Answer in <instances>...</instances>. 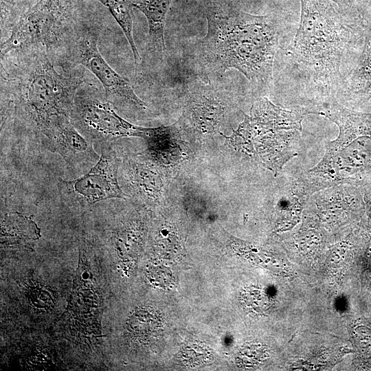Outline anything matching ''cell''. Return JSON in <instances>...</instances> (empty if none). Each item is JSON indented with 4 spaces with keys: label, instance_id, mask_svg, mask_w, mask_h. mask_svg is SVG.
<instances>
[{
    "label": "cell",
    "instance_id": "12",
    "mask_svg": "<svg viewBox=\"0 0 371 371\" xmlns=\"http://www.w3.org/2000/svg\"><path fill=\"white\" fill-rule=\"evenodd\" d=\"M297 130L271 131L254 139L256 153L265 166L276 176L284 166L298 154L295 142Z\"/></svg>",
    "mask_w": 371,
    "mask_h": 371
},
{
    "label": "cell",
    "instance_id": "14",
    "mask_svg": "<svg viewBox=\"0 0 371 371\" xmlns=\"http://www.w3.org/2000/svg\"><path fill=\"white\" fill-rule=\"evenodd\" d=\"M224 113L223 102L212 91L202 90L190 95L184 117L197 132L212 134L219 130Z\"/></svg>",
    "mask_w": 371,
    "mask_h": 371
},
{
    "label": "cell",
    "instance_id": "9",
    "mask_svg": "<svg viewBox=\"0 0 371 371\" xmlns=\"http://www.w3.org/2000/svg\"><path fill=\"white\" fill-rule=\"evenodd\" d=\"M41 136L43 145L48 150L58 154L74 169L92 168L100 159L93 143L78 131L68 115L54 119Z\"/></svg>",
    "mask_w": 371,
    "mask_h": 371
},
{
    "label": "cell",
    "instance_id": "19",
    "mask_svg": "<svg viewBox=\"0 0 371 371\" xmlns=\"http://www.w3.org/2000/svg\"><path fill=\"white\" fill-rule=\"evenodd\" d=\"M111 14L121 27L132 51L135 64L137 68L141 57L136 47L133 34L134 0H98Z\"/></svg>",
    "mask_w": 371,
    "mask_h": 371
},
{
    "label": "cell",
    "instance_id": "5",
    "mask_svg": "<svg viewBox=\"0 0 371 371\" xmlns=\"http://www.w3.org/2000/svg\"><path fill=\"white\" fill-rule=\"evenodd\" d=\"M79 21L76 0H38L15 22L1 44V57L10 52L42 47L49 56Z\"/></svg>",
    "mask_w": 371,
    "mask_h": 371
},
{
    "label": "cell",
    "instance_id": "7",
    "mask_svg": "<svg viewBox=\"0 0 371 371\" xmlns=\"http://www.w3.org/2000/svg\"><path fill=\"white\" fill-rule=\"evenodd\" d=\"M69 117L83 136L102 146L121 137L143 139L146 130L122 118L110 101L100 100L81 87L76 93Z\"/></svg>",
    "mask_w": 371,
    "mask_h": 371
},
{
    "label": "cell",
    "instance_id": "18",
    "mask_svg": "<svg viewBox=\"0 0 371 371\" xmlns=\"http://www.w3.org/2000/svg\"><path fill=\"white\" fill-rule=\"evenodd\" d=\"M352 96L365 102L371 99V33L367 36L363 49L348 81Z\"/></svg>",
    "mask_w": 371,
    "mask_h": 371
},
{
    "label": "cell",
    "instance_id": "6",
    "mask_svg": "<svg viewBox=\"0 0 371 371\" xmlns=\"http://www.w3.org/2000/svg\"><path fill=\"white\" fill-rule=\"evenodd\" d=\"M96 29L79 20L54 55L91 71L102 85L106 100L113 98L146 109V103L135 93L130 81L117 73L102 56Z\"/></svg>",
    "mask_w": 371,
    "mask_h": 371
},
{
    "label": "cell",
    "instance_id": "23",
    "mask_svg": "<svg viewBox=\"0 0 371 371\" xmlns=\"http://www.w3.org/2000/svg\"><path fill=\"white\" fill-rule=\"evenodd\" d=\"M331 2L335 3L339 9H346V8L350 6L355 0H328Z\"/></svg>",
    "mask_w": 371,
    "mask_h": 371
},
{
    "label": "cell",
    "instance_id": "21",
    "mask_svg": "<svg viewBox=\"0 0 371 371\" xmlns=\"http://www.w3.org/2000/svg\"><path fill=\"white\" fill-rule=\"evenodd\" d=\"M244 114V120L229 136L222 133L220 134L226 139V142L236 151L251 157L256 154L254 146L255 135L248 115Z\"/></svg>",
    "mask_w": 371,
    "mask_h": 371
},
{
    "label": "cell",
    "instance_id": "2",
    "mask_svg": "<svg viewBox=\"0 0 371 371\" xmlns=\"http://www.w3.org/2000/svg\"><path fill=\"white\" fill-rule=\"evenodd\" d=\"M205 17L201 49L207 66L221 72L234 68L254 82L269 84L279 45L274 19L218 5L208 7Z\"/></svg>",
    "mask_w": 371,
    "mask_h": 371
},
{
    "label": "cell",
    "instance_id": "22",
    "mask_svg": "<svg viewBox=\"0 0 371 371\" xmlns=\"http://www.w3.org/2000/svg\"><path fill=\"white\" fill-rule=\"evenodd\" d=\"M38 0H1V34L8 33L18 19Z\"/></svg>",
    "mask_w": 371,
    "mask_h": 371
},
{
    "label": "cell",
    "instance_id": "4",
    "mask_svg": "<svg viewBox=\"0 0 371 371\" xmlns=\"http://www.w3.org/2000/svg\"><path fill=\"white\" fill-rule=\"evenodd\" d=\"M328 0H301L299 26L292 54L317 83L338 76L350 32Z\"/></svg>",
    "mask_w": 371,
    "mask_h": 371
},
{
    "label": "cell",
    "instance_id": "10",
    "mask_svg": "<svg viewBox=\"0 0 371 371\" xmlns=\"http://www.w3.org/2000/svg\"><path fill=\"white\" fill-rule=\"evenodd\" d=\"M305 207L323 221L339 225L365 212L363 190L347 184L331 186L313 193Z\"/></svg>",
    "mask_w": 371,
    "mask_h": 371
},
{
    "label": "cell",
    "instance_id": "8",
    "mask_svg": "<svg viewBox=\"0 0 371 371\" xmlns=\"http://www.w3.org/2000/svg\"><path fill=\"white\" fill-rule=\"evenodd\" d=\"M102 147L100 159L85 175L72 181L59 179L57 187L64 203L86 207L112 199L128 197L119 185L117 153L110 144Z\"/></svg>",
    "mask_w": 371,
    "mask_h": 371
},
{
    "label": "cell",
    "instance_id": "1",
    "mask_svg": "<svg viewBox=\"0 0 371 371\" xmlns=\"http://www.w3.org/2000/svg\"><path fill=\"white\" fill-rule=\"evenodd\" d=\"M1 103L41 135L54 119L70 116L81 76L58 74L47 49L32 47L1 57Z\"/></svg>",
    "mask_w": 371,
    "mask_h": 371
},
{
    "label": "cell",
    "instance_id": "16",
    "mask_svg": "<svg viewBox=\"0 0 371 371\" xmlns=\"http://www.w3.org/2000/svg\"><path fill=\"white\" fill-rule=\"evenodd\" d=\"M172 0H134L133 6L146 16L148 24L149 44L152 52L160 58L165 50L164 26Z\"/></svg>",
    "mask_w": 371,
    "mask_h": 371
},
{
    "label": "cell",
    "instance_id": "11",
    "mask_svg": "<svg viewBox=\"0 0 371 371\" xmlns=\"http://www.w3.org/2000/svg\"><path fill=\"white\" fill-rule=\"evenodd\" d=\"M148 159L127 156L119 161V168L122 181L130 193L140 203L153 205L160 201L164 183L154 162Z\"/></svg>",
    "mask_w": 371,
    "mask_h": 371
},
{
    "label": "cell",
    "instance_id": "17",
    "mask_svg": "<svg viewBox=\"0 0 371 371\" xmlns=\"http://www.w3.org/2000/svg\"><path fill=\"white\" fill-rule=\"evenodd\" d=\"M310 196L297 179L291 183L276 202V210L280 217L278 225L280 229L297 223Z\"/></svg>",
    "mask_w": 371,
    "mask_h": 371
},
{
    "label": "cell",
    "instance_id": "15",
    "mask_svg": "<svg viewBox=\"0 0 371 371\" xmlns=\"http://www.w3.org/2000/svg\"><path fill=\"white\" fill-rule=\"evenodd\" d=\"M175 125L147 128L144 138L147 145L146 157L154 163L168 165L180 157V137Z\"/></svg>",
    "mask_w": 371,
    "mask_h": 371
},
{
    "label": "cell",
    "instance_id": "20",
    "mask_svg": "<svg viewBox=\"0 0 371 371\" xmlns=\"http://www.w3.org/2000/svg\"><path fill=\"white\" fill-rule=\"evenodd\" d=\"M1 231V238L9 237L14 243L22 239H36L39 236L36 225L29 218L16 213L4 217Z\"/></svg>",
    "mask_w": 371,
    "mask_h": 371
},
{
    "label": "cell",
    "instance_id": "3",
    "mask_svg": "<svg viewBox=\"0 0 371 371\" xmlns=\"http://www.w3.org/2000/svg\"><path fill=\"white\" fill-rule=\"evenodd\" d=\"M324 117L338 128L322 159L297 178L309 196L340 184L363 187L371 183V113L348 109L336 101L323 102L302 110Z\"/></svg>",
    "mask_w": 371,
    "mask_h": 371
},
{
    "label": "cell",
    "instance_id": "13",
    "mask_svg": "<svg viewBox=\"0 0 371 371\" xmlns=\"http://www.w3.org/2000/svg\"><path fill=\"white\" fill-rule=\"evenodd\" d=\"M249 120L255 137L271 131H302L304 114L272 103L266 98L258 99L252 105Z\"/></svg>",
    "mask_w": 371,
    "mask_h": 371
}]
</instances>
